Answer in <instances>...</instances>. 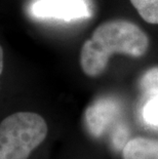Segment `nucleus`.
<instances>
[{"instance_id":"nucleus-1","label":"nucleus","mask_w":158,"mask_h":159,"mask_svg":"<svg viewBox=\"0 0 158 159\" xmlns=\"http://www.w3.org/2000/svg\"><path fill=\"white\" fill-rule=\"evenodd\" d=\"M148 47V36L136 24L125 20L105 22L83 43L80 67L86 76L97 77L106 70L114 53L140 57L147 52Z\"/></svg>"},{"instance_id":"nucleus-2","label":"nucleus","mask_w":158,"mask_h":159,"mask_svg":"<svg viewBox=\"0 0 158 159\" xmlns=\"http://www.w3.org/2000/svg\"><path fill=\"white\" fill-rule=\"evenodd\" d=\"M48 127L41 115L16 112L0 122V159H28L43 143Z\"/></svg>"},{"instance_id":"nucleus-3","label":"nucleus","mask_w":158,"mask_h":159,"mask_svg":"<svg viewBox=\"0 0 158 159\" xmlns=\"http://www.w3.org/2000/svg\"><path fill=\"white\" fill-rule=\"evenodd\" d=\"M31 11L37 18L63 21L90 16L89 8L84 0H37L33 3Z\"/></svg>"},{"instance_id":"nucleus-4","label":"nucleus","mask_w":158,"mask_h":159,"mask_svg":"<svg viewBox=\"0 0 158 159\" xmlns=\"http://www.w3.org/2000/svg\"><path fill=\"white\" fill-rule=\"evenodd\" d=\"M119 112V106L111 99H102L92 105L86 111V123L89 131L95 137L105 133L107 127L115 119Z\"/></svg>"},{"instance_id":"nucleus-5","label":"nucleus","mask_w":158,"mask_h":159,"mask_svg":"<svg viewBox=\"0 0 158 159\" xmlns=\"http://www.w3.org/2000/svg\"><path fill=\"white\" fill-rule=\"evenodd\" d=\"M155 141L146 138H136L123 147L124 159H154Z\"/></svg>"},{"instance_id":"nucleus-6","label":"nucleus","mask_w":158,"mask_h":159,"mask_svg":"<svg viewBox=\"0 0 158 159\" xmlns=\"http://www.w3.org/2000/svg\"><path fill=\"white\" fill-rule=\"evenodd\" d=\"M139 15L150 24H158V0H130Z\"/></svg>"},{"instance_id":"nucleus-7","label":"nucleus","mask_w":158,"mask_h":159,"mask_svg":"<svg viewBox=\"0 0 158 159\" xmlns=\"http://www.w3.org/2000/svg\"><path fill=\"white\" fill-rule=\"evenodd\" d=\"M148 99L143 107V118L150 126L158 127V93L147 94Z\"/></svg>"},{"instance_id":"nucleus-8","label":"nucleus","mask_w":158,"mask_h":159,"mask_svg":"<svg viewBox=\"0 0 158 159\" xmlns=\"http://www.w3.org/2000/svg\"><path fill=\"white\" fill-rule=\"evenodd\" d=\"M140 85L146 94L158 93V67L148 70L141 78Z\"/></svg>"},{"instance_id":"nucleus-9","label":"nucleus","mask_w":158,"mask_h":159,"mask_svg":"<svg viewBox=\"0 0 158 159\" xmlns=\"http://www.w3.org/2000/svg\"><path fill=\"white\" fill-rule=\"evenodd\" d=\"M127 137H129V130L123 125H119L113 134V144L117 149H123L127 143Z\"/></svg>"},{"instance_id":"nucleus-10","label":"nucleus","mask_w":158,"mask_h":159,"mask_svg":"<svg viewBox=\"0 0 158 159\" xmlns=\"http://www.w3.org/2000/svg\"><path fill=\"white\" fill-rule=\"evenodd\" d=\"M3 66H4V55H3V49L0 45V75L3 71Z\"/></svg>"},{"instance_id":"nucleus-11","label":"nucleus","mask_w":158,"mask_h":159,"mask_svg":"<svg viewBox=\"0 0 158 159\" xmlns=\"http://www.w3.org/2000/svg\"><path fill=\"white\" fill-rule=\"evenodd\" d=\"M154 159H158V141H155V149H154Z\"/></svg>"}]
</instances>
